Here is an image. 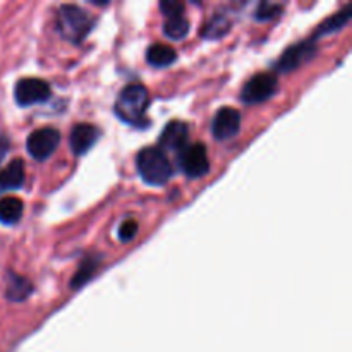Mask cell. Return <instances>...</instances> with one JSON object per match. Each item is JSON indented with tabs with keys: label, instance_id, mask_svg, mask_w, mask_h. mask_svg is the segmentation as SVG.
I'll return each mask as SVG.
<instances>
[{
	"label": "cell",
	"instance_id": "6da1fadb",
	"mask_svg": "<svg viewBox=\"0 0 352 352\" xmlns=\"http://www.w3.org/2000/svg\"><path fill=\"white\" fill-rule=\"evenodd\" d=\"M148 103H150V95L143 85H127L122 91L119 93L116 100V116L122 122L129 126H140L144 124V113H146Z\"/></svg>",
	"mask_w": 352,
	"mask_h": 352
},
{
	"label": "cell",
	"instance_id": "7a4b0ae2",
	"mask_svg": "<svg viewBox=\"0 0 352 352\" xmlns=\"http://www.w3.org/2000/svg\"><path fill=\"white\" fill-rule=\"evenodd\" d=\"M138 172L141 179L150 186H164L174 174L170 160L167 155L157 146L143 148L136 158Z\"/></svg>",
	"mask_w": 352,
	"mask_h": 352
},
{
	"label": "cell",
	"instance_id": "3957f363",
	"mask_svg": "<svg viewBox=\"0 0 352 352\" xmlns=\"http://www.w3.org/2000/svg\"><path fill=\"white\" fill-rule=\"evenodd\" d=\"M91 30V16L86 10H82L81 7L67 3V6H62L57 10V31L65 41L81 43Z\"/></svg>",
	"mask_w": 352,
	"mask_h": 352
},
{
	"label": "cell",
	"instance_id": "277c9868",
	"mask_svg": "<svg viewBox=\"0 0 352 352\" xmlns=\"http://www.w3.org/2000/svg\"><path fill=\"white\" fill-rule=\"evenodd\" d=\"M277 86L278 81L274 72H260L246 82V86L241 91V100L248 105L267 102L268 98L275 95Z\"/></svg>",
	"mask_w": 352,
	"mask_h": 352
},
{
	"label": "cell",
	"instance_id": "5b68a950",
	"mask_svg": "<svg viewBox=\"0 0 352 352\" xmlns=\"http://www.w3.org/2000/svg\"><path fill=\"white\" fill-rule=\"evenodd\" d=\"M58 144H60V133L54 127H41V129L33 131L26 141L28 153L38 162H43L52 157Z\"/></svg>",
	"mask_w": 352,
	"mask_h": 352
},
{
	"label": "cell",
	"instance_id": "8992f818",
	"mask_svg": "<svg viewBox=\"0 0 352 352\" xmlns=\"http://www.w3.org/2000/svg\"><path fill=\"white\" fill-rule=\"evenodd\" d=\"M179 165L189 179H199L208 174L210 160L205 144L195 143L186 146L179 153Z\"/></svg>",
	"mask_w": 352,
	"mask_h": 352
},
{
	"label": "cell",
	"instance_id": "52a82bcc",
	"mask_svg": "<svg viewBox=\"0 0 352 352\" xmlns=\"http://www.w3.org/2000/svg\"><path fill=\"white\" fill-rule=\"evenodd\" d=\"M50 86L47 81L38 78L19 79L14 88V98L19 107H31L43 103L50 98Z\"/></svg>",
	"mask_w": 352,
	"mask_h": 352
},
{
	"label": "cell",
	"instance_id": "ba28073f",
	"mask_svg": "<svg viewBox=\"0 0 352 352\" xmlns=\"http://www.w3.org/2000/svg\"><path fill=\"white\" fill-rule=\"evenodd\" d=\"M316 52V40L315 38H309V40L301 41V43H296L292 47H289L284 54L280 55V58L275 64V69L278 72H291L294 69L301 67L302 64L309 60V58L315 55Z\"/></svg>",
	"mask_w": 352,
	"mask_h": 352
},
{
	"label": "cell",
	"instance_id": "9c48e42d",
	"mask_svg": "<svg viewBox=\"0 0 352 352\" xmlns=\"http://www.w3.org/2000/svg\"><path fill=\"white\" fill-rule=\"evenodd\" d=\"M189 129L182 120H170L162 131L160 140H158V148L167 153H181L188 146Z\"/></svg>",
	"mask_w": 352,
	"mask_h": 352
},
{
	"label": "cell",
	"instance_id": "30bf717a",
	"mask_svg": "<svg viewBox=\"0 0 352 352\" xmlns=\"http://www.w3.org/2000/svg\"><path fill=\"white\" fill-rule=\"evenodd\" d=\"M241 129V113L232 107H222L213 117L212 134L219 141L230 140L236 136Z\"/></svg>",
	"mask_w": 352,
	"mask_h": 352
},
{
	"label": "cell",
	"instance_id": "8fae6325",
	"mask_svg": "<svg viewBox=\"0 0 352 352\" xmlns=\"http://www.w3.org/2000/svg\"><path fill=\"white\" fill-rule=\"evenodd\" d=\"M100 136H102V131L93 124H76L71 131V136H69L72 153L78 155V157L88 153L95 146L96 141L100 140Z\"/></svg>",
	"mask_w": 352,
	"mask_h": 352
},
{
	"label": "cell",
	"instance_id": "7c38bea8",
	"mask_svg": "<svg viewBox=\"0 0 352 352\" xmlns=\"http://www.w3.org/2000/svg\"><path fill=\"white\" fill-rule=\"evenodd\" d=\"M24 181H26L24 162L21 158H16V160H12L7 167L0 170V195L23 188Z\"/></svg>",
	"mask_w": 352,
	"mask_h": 352
},
{
	"label": "cell",
	"instance_id": "4fadbf2b",
	"mask_svg": "<svg viewBox=\"0 0 352 352\" xmlns=\"http://www.w3.org/2000/svg\"><path fill=\"white\" fill-rule=\"evenodd\" d=\"M146 60L150 62L153 67H167V65L174 64L177 60V52L165 43H155L148 48Z\"/></svg>",
	"mask_w": 352,
	"mask_h": 352
},
{
	"label": "cell",
	"instance_id": "5bb4252c",
	"mask_svg": "<svg viewBox=\"0 0 352 352\" xmlns=\"http://www.w3.org/2000/svg\"><path fill=\"white\" fill-rule=\"evenodd\" d=\"M7 292L6 298L12 302H21L33 294V284L28 278L19 277V275L10 274L7 278Z\"/></svg>",
	"mask_w": 352,
	"mask_h": 352
},
{
	"label": "cell",
	"instance_id": "9a60e30c",
	"mask_svg": "<svg viewBox=\"0 0 352 352\" xmlns=\"http://www.w3.org/2000/svg\"><path fill=\"white\" fill-rule=\"evenodd\" d=\"M23 212L24 205L19 198L7 196V198L0 199V222L6 223V226H12V223L19 222Z\"/></svg>",
	"mask_w": 352,
	"mask_h": 352
},
{
	"label": "cell",
	"instance_id": "2e32d148",
	"mask_svg": "<svg viewBox=\"0 0 352 352\" xmlns=\"http://www.w3.org/2000/svg\"><path fill=\"white\" fill-rule=\"evenodd\" d=\"M98 267H100V256L86 258V260L81 263V267L78 268V272H76L74 278H72V282H71V287L72 289L82 287L86 282H89L93 277H95Z\"/></svg>",
	"mask_w": 352,
	"mask_h": 352
},
{
	"label": "cell",
	"instance_id": "e0dca14e",
	"mask_svg": "<svg viewBox=\"0 0 352 352\" xmlns=\"http://www.w3.org/2000/svg\"><path fill=\"white\" fill-rule=\"evenodd\" d=\"M230 30V19L226 14H217L212 19L206 23V26L203 28L201 36L206 40H217V38H222L223 34L229 33Z\"/></svg>",
	"mask_w": 352,
	"mask_h": 352
},
{
	"label": "cell",
	"instance_id": "ac0fdd59",
	"mask_svg": "<svg viewBox=\"0 0 352 352\" xmlns=\"http://www.w3.org/2000/svg\"><path fill=\"white\" fill-rule=\"evenodd\" d=\"M349 21H351V9H349V7H346L342 12H337L336 16H332L330 19H327L325 23L320 24L318 30H316L315 36H313V38L316 40L318 36H325V34L336 33V31L342 30V26H346Z\"/></svg>",
	"mask_w": 352,
	"mask_h": 352
},
{
	"label": "cell",
	"instance_id": "d6986e66",
	"mask_svg": "<svg viewBox=\"0 0 352 352\" xmlns=\"http://www.w3.org/2000/svg\"><path fill=\"white\" fill-rule=\"evenodd\" d=\"M164 33L170 40H182L189 33V21L186 19L184 14L182 16L167 17V21L164 24Z\"/></svg>",
	"mask_w": 352,
	"mask_h": 352
},
{
	"label": "cell",
	"instance_id": "ffe728a7",
	"mask_svg": "<svg viewBox=\"0 0 352 352\" xmlns=\"http://www.w3.org/2000/svg\"><path fill=\"white\" fill-rule=\"evenodd\" d=\"M280 12H282V6L263 2V3H260V7H258L254 17L260 21H268V19H274V17H277Z\"/></svg>",
	"mask_w": 352,
	"mask_h": 352
},
{
	"label": "cell",
	"instance_id": "44dd1931",
	"mask_svg": "<svg viewBox=\"0 0 352 352\" xmlns=\"http://www.w3.org/2000/svg\"><path fill=\"white\" fill-rule=\"evenodd\" d=\"M138 229H140V226H138L136 220H126V222L119 227V239L122 241V243H129V241H133L134 237H136Z\"/></svg>",
	"mask_w": 352,
	"mask_h": 352
},
{
	"label": "cell",
	"instance_id": "7402d4cb",
	"mask_svg": "<svg viewBox=\"0 0 352 352\" xmlns=\"http://www.w3.org/2000/svg\"><path fill=\"white\" fill-rule=\"evenodd\" d=\"M160 9L167 17L182 16V14H184V3L168 0V2H160Z\"/></svg>",
	"mask_w": 352,
	"mask_h": 352
},
{
	"label": "cell",
	"instance_id": "603a6c76",
	"mask_svg": "<svg viewBox=\"0 0 352 352\" xmlns=\"http://www.w3.org/2000/svg\"><path fill=\"white\" fill-rule=\"evenodd\" d=\"M9 146H10L9 140H7L6 136H0V164H2V160L6 158L7 151H9Z\"/></svg>",
	"mask_w": 352,
	"mask_h": 352
}]
</instances>
